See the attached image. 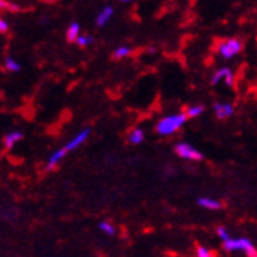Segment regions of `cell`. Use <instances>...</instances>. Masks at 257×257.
<instances>
[{"mask_svg": "<svg viewBox=\"0 0 257 257\" xmlns=\"http://www.w3.org/2000/svg\"><path fill=\"white\" fill-rule=\"evenodd\" d=\"M216 233H218V237H219L222 241H226V240H229V238H230V235H229L227 229H226V227H222V226L216 229Z\"/></svg>", "mask_w": 257, "mask_h": 257, "instance_id": "20", "label": "cell"}, {"mask_svg": "<svg viewBox=\"0 0 257 257\" xmlns=\"http://www.w3.org/2000/svg\"><path fill=\"white\" fill-rule=\"evenodd\" d=\"M213 110H215V115L219 120H226V118L232 117V114H233V106L230 103H216L213 106Z\"/></svg>", "mask_w": 257, "mask_h": 257, "instance_id": "7", "label": "cell"}, {"mask_svg": "<svg viewBox=\"0 0 257 257\" xmlns=\"http://www.w3.org/2000/svg\"><path fill=\"white\" fill-rule=\"evenodd\" d=\"M144 139H145V133H144V130H141V128H134V130H131L130 134H128V141H130V144H134V145L142 144Z\"/></svg>", "mask_w": 257, "mask_h": 257, "instance_id": "11", "label": "cell"}, {"mask_svg": "<svg viewBox=\"0 0 257 257\" xmlns=\"http://www.w3.org/2000/svg\"><path fill=\"white\" fill-rule=\"evenodd\" d=\"M174 150L180 158L188 160V161H202L204 160V155L200 153L194 145L188 144V142H178Z\"/></svg>", "mask_w": 257, "mask_h": 257, "instance_id": "4", "label": "cell"}, {"mask_svg": "<svg viewBox=\"0 0 257 257\" xmlns=\"http://www.w3.org/2000/svg\"><path fill=\"white\" fill-rule=\"evenodd\" d=\"M5 68H7L8 71L18 73V71H21V65H19L13 57H7V59H5Z\"/></svg>", "mask_w": 257, "mask_h": 257, "instance_id": "17", "label": "cell"}, {"mask_svg": "<svg viewBox=\"0 0 257 257\" xmlns=\"http://www.w3.org/2000/svg\"><path fill=\"white\" fill-rule=\"evenodd\" d=\"M120 2H125L126 4V2H131V0H120Z\"/></svg>", "mask_w": 257, "mask_h": 257, "instance_id": "23", "label": "cell"}, {"mask_svg": "<svg viewBox=\"0 0 257 257\" xmlns=\"http://www.w3.org/2000/svg\"><path fill=\"white\" fill-rule=\"evenodd\" d=\"M90 136V128H85V130H82V131H79L76 134V136L66 144V145H63V150L66 152V153H70V152H73L74 149H77V147H81V145L87 141V138Z\"/></svg>", "mask_w": 257, "mask_h": 257, "instance_id": "6", "label": "cell"}, {"mask_svg": "<svg viewBox=\"0 0 257 257\" xmlns=\"http://www.w3.org/2000/svg\"><path fill=\"white\" fill-rule=\"evenodd\" d=\"M0 11H10V13H22V7L11 4L8 0H0Z\"/></svg>", "mask_w": 257, "mask_h": 257, "instance_id": "14", "label": "cell"}, {"mask_svg": "<svg viewBox=\"0 0 257 257\" xmlns=\"http://www.w3.org/2000/svg\"><path fill=\"white\" fill-rule=\"evenodd\" d=\"M98 227H99V230H103L104 233H107V235H115V232H117L115 226L110 224V222H107V221H101Z\"/></svg>", "mask_w": 257, "mask_h": 257, "instance_id": "16", "label": "cell"}, {"mask_svg": "<svg viewBox=\"0 0 257 257\" xmlns=\"http://www.w3.org/2000/svg\"><path fill=\"white\" fill-rule=\"evenodd\" d=\"M222 248H224L227 252L240 251V252H244L248 257H257V249L249 238H243V237L233 238V237H230L229 240L222 241Z\"/></svg>", "mask_w": 257, "mask_h": 257, "instance_id": "3", "label": "cell"}, {"mask_svg": "<svg viewBox=\"0 0 257 257\" xmlns=\"http://www.w3.org/2000/svg\"><path fill=\"white\" fill-rule=\"evenodd\" d=\"M43 4H57L59 0H41Z\"/></svg>", "mask_w": 257, "mask_h": 257, "instance_id": "22", "label": "cell"}, {"mask_svg": "<svg viewBox=\"0 0 257 257\" xmlns=\"http://www.w3.org/2000/svg\"><path fill=\"white\" fill-rule=\"evenodd\" d=\"M128 55H131V48H128V46H120V48H117V49L114 51L112 59H115V60H121V59L128 57Z\"/></svg>", "mask_w": 257, "mask_h": 257, "instance_id": "15", "label": "cell"}, {"mask_svg": "<svg viewBox=\"0 0 257 257\" xmlns=\"http://www.w3.org/2000/svg\"><path fill=\"white\" fill-rule=\"evenodd\" d=\"M24 139V134H22L21 131H13V133H8L5 139H4V144H5V147L7 149H11V147H15V145Z\"/></svg>", "mask_w": 257, "mask_h": 257, "instance_id": "10", "label": "cell"}, {"mask_svg": "<svg viewBox=\"0 0 257 257\" xmlns=\"http://www.w3.org/2000/svg\"><path fill=\"white\" fill-rule=\"evenodd\" d=\"M8 30H10L8 22L2 16H0V33H4V35H5V33H8Z\"/></svg>", "mask_w": 257, "mask_h": 257, "instance_id": "21", "label": "cell"}, {"mask_svg": "<svg viewBox=\"0 0 257 257\" xmlns=\"http://www.w3.org/2000/svg\"><path fill=\"white\" fill-rule=\"evenodd\" d=\"M93 41V38L90 35H79V38H77V46L79 48H87L88 44H90Z\"/></svg>", "mask_w": 257, "mask_h": 257, "instance_id": "18", "label": "cell"}, {"mask_svg": "<svg viewBox=\"0 0 257 257\" xmlns=\"http://www.w3.org/2000/svg\"><path fill=\"white\" fill-rule=\"evenodd\" d=\"M114 16V8L110 7V5H107V7H104L101 11H99V15L96 16V26L98 27H103V26H106L107 22L110 21V18Z\"/></svg>", "mask_w": 257, "mask_h": 257, "instance_id": "9", "label": "cell"}, {"mask_svg": "<svg viewBox=\"0 0 257 257\" xmlns=\"http://www.w3.org/2000/svg\"><path fill=\"white\" fill-rule=\"evenodd\" d=\"M243 41L240 38H222L218 40L215 44V51L218 52V55H221L222 59H233L243 51Z\"/></svg>", "mask_w": 257, "mask_h": 257, "instance_id": "2", "label": "cell"}, {"mask_svg": "<svg viewBox=\"0 0 257 257\" xmlns=\"http://www.w3.org/2000/svg\"><path fill=\"white\" fill-rule=\"evenodd\" d=\"M77 38H79V24L77 22H73V24L66 30V41L68 43H76Z\"/></svg>", "mask_w": 257, "mask_h": 257, "instance_id": "13", "label": "cell"}, {"mask_svg": "<svg viewBox=\"0 0 257 257\" xmlns=\"http://www.w3.org/2000/svg\"><path fill=\"white\" fill-rule=\"evenodd\" d=\"M186 115L185 112H178V114H171L166 115L158 120V123L155 126V131L160 134V136H172L178 130H180L186 123Z\"/></svg>", "mask_w": 257, "mask_h": 257, "instance_id": "1", "label": "cell"}, {"mask_svg": "<svg viewBox=\"0 0 257 257\" xmlns=\"http://www.w3.org/2000/svg\"><path fill=\"white\" fill-rule=\"evenodd\" d=\"M202 114H204V106L202 104H193V106H188L185 109L186 118H196V117H200Z\"/></svg>", "mask_w": 257, "mask_h": 257, "instance_id": "12", "label": "cell"}, {"mask_svg": "<svg viewBox=\"0 0 257 257\" xmlns=\"http://www.w3.org/2000/svg\"><path fill=\"white\" fill-rule=\"evenodd\" d=\"M196 257H213V252H211L207 246H197Z\"/></svg>", "mask_w": 257, "mask_h": 257, "instance_id": "19", "label": "cell"}, {"mask_svg": "<svg viewBox=\"0 0 257 257\" xmlns=\"http://www.w3.org/2000/svg\"><path fill=\"white\" fill-rule=\"evenodd\" d=\"M197 205H199V207H202V208H205V210H219V208L222 207V204L219 202V200H216V199H213V197H208V196H205V197H199V199H197Z\"/></svg>", "mask_w": 257, "mask_h": 257, "instance_id": "8", "label": "cell"}, {"mask_svg": "<svg viewBox=\"0 0 257 257\" xmlns=\"http://www.w3.org/2000/svg\"><path fill=\"white\" fill-rule=\"evenodd\" d=\"M219 82H224L227 87L233 85V71L227 66H222V68L216 70L215 74L211 76V85H218Z\"/></svg>", "mask_w": 257, "mask_h": 257, "instance_id": "5", "label": "cell"}]
</instances>
